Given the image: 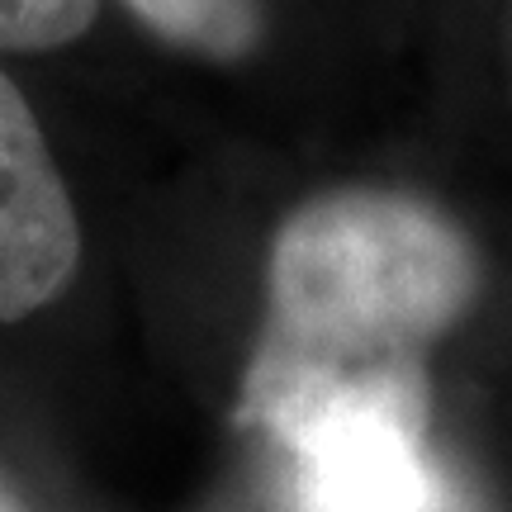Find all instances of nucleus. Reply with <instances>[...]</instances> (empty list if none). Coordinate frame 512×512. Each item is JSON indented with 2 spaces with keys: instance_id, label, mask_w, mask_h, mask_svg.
Here are the masks:
<instances>
[{
  "instance_id": "39448f33",
  "label": "nucleus",
  "mask_w": 512,
  "mask_h": 512,
  "mask_svg": "<svg viewBox=\"0 0 512 512\" xmlns=\"http://www.w3.org/2000/svg\"><path fill=\"white\" fill-rule=\"evenodd\" d=\"M100 15V0H0V53L67 48Z\"/></svg>"
},
{
  "instance_id": "20e7f679",
  "label": "nucleus",
  "mask_w": 512,
  "mask_h": 512,
  "mask_svg": "<svg viewBox=\"0 0 512 512\" xmlns=\"http://www.w3.org/2000/svg\"><path fill=\"white\" fill-rule=\"evenodd\" d=\"M157 38L195 57L238 62L266 34V0H124Z\"/></svg>"
},
{
  "instance_id": "423d86ee",
  "label": "nucleus",
  "mask_w": 512,
  "mask_h": 512,
  "mask_svg": "<svg viewBox=\"0 0 512 512\" xmlns=\"http://www.w3.org/2000/svg\"><path fill=\"white\" fill-rule=\"evenodd\" d=\"M0 512H24V508H19L15 498H10V494H5V489H0Z\"/></svg>"
},
{
  "instance_id": "f257e3e1",
  "label": "nucleus",
  "mask_w": 512,
  "mask_h": 512,
  "mask_svg": "<svg viewBox=\"0 0 512 512\" xmlns=\"http://www.w3.org/2000/svg\"><path fill=\"white\" fill-rule=\"evenodd\" d=\"M479 294V256L441 209L399 190H328L275 228L266 337L242 418L351 380H418L427 351Z\"/></svg>"
},
{
  "instance_id": "f03ea898",
  "label": "nucleus",
  "mask_w": 512,
  "mask_h": 512,
  "mask_svg": "<svg viewBox=\"0 0 512 512\" xmlns=\"http://www.w3.org/2000/svg\"><path fill=\"white\" fill-rule=\"evenodd\" d=\"M252 422L290 451L294 512H441L418 380L309 389Z\"/></svg>"
},
{
  "instance_id": "7ed1b4c3",
  "label": "nucleus",
  "mask_w": 512,
  "mask_h": 512,
  "mask_svg": "<svg viewBox=\"0 0 512 512\" xmlns=\"http://www.w3.org/2000/svg\"><path fill=\"white\" fill-rule=\"evenodd\" d=\"M81 261L67 181L29 100L0 72V323L29 318L72 285Z\"/></svg>"
}]
</instances>
